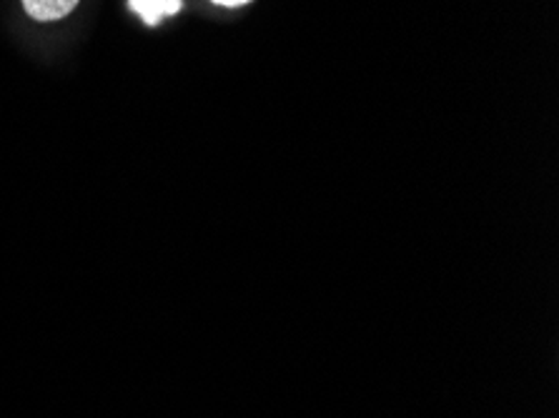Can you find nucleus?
Here are the masks:
<instances>
[{
  "mask_svg": "<svg viewBox=\"0 0 559 418\" xmlns=\"http://www.w3.org/2000/svg\"><path fill=\"white\" fill-rule=\"evenodd\" d=\"M129 8L143 23L154 28L160 21L179 15L183 11V0H129Z\"/></svg>",
  "mask_w": 559,
  "mask_h": 418,
  "instance_id": "obj_1",
  "label": "nucleus"
},
{
  "mask_svg": "<svg viewBox=\"0 0 559 418\" xmlns=\"http://www.w3.org/2000/svg\"><path fill=\"white\" fill-rule=\"evenodd\" d=\"M21 3L23 11L28 13L33 21L53 23L63 21L66 15H71L81 0H21Z\"/></svg>",
  "mask_w": 559,
  "mask_h": 418,
  "instance_id": "obj_2",
  "label": "nucleus"
},
{
  "mask_svg": "<svg viewBox=\"0 0 559 418\" xmlns=\"http://www.w3.org/2000/svg\"><path fill=\"white\" fill-rule=\"evenodd\" d=\"M211 3L224 5V8H239V5H247V3H251V0H211Z\"/></svg>",
  "mask_w": 559,
  "mask_h": 418,
  "instance_id": "obj_3",
  "label": "nucleus"
}]
</instances>
